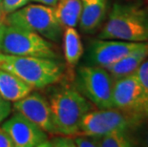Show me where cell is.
Here are the masks:
<instances>
[{
	"label": "cell",
	"instance_id": "21",
	"mask_svg": "<svg viewBox=\"0 0 148 147\" xmlns=\"http://www.w3.org/2000/svg\"><path fill=\"white\" fill-rule=\"evenodd\" d=\"M47 146H60V147H75V144L74 142V139L72 137L62 136L56 137L52 140H48Z\"/></svg>",
	"mask_w": 148,
	"mask_h": 147
},
{
	"label": "cell",
	"instance_id": "15",
	"mask_svg": "<svg viewBox=\"0 0 148 147\" xmlns=\"http://www.w3.org/2000/svg\"><path fill=\"white\" fill-rule=\"evenodd\" d=\"M81 7V0H58L53 9L58 21L63 29L77 26Z\"/></svg>",
	"mask_w": 148,
	"mask_h": 147
},
{
	"label": "cell",
	"instance_id": "8",
	"mask_svg": "<svg viewBox=\"0 0 148 147\" xmlns=\"http://www.w3.org/2000/svg\"><path fill=\"white\" fill-rule=\"evenodd\" d=\"M112 101L113 108L141 122L148 120V101L135 72L115 80Z\"/></svg>",
	"mask_w": 148,
	"mask_h": 147
},
{
	"label": "cell",
	"instance_id": "6",
	"mask_svg": "<svg viewBox=\"0 0 148 147\" xmlns=\"http://www.w3.org/2000/svg\"><path fill=\"white\" fill-rule=\"evenodd\" d=\"M115 79L105 68L87 65L77 69V90L99 109L113 108V87Z\"/></svg>",
	"mask_w": 148,
	"mask_h": 147
},
{
	"label": "cell",
	"instance_id": "3",
	"mask_svg": "<svg viewBox=\"0 0 148 147\" xmlns=\"http://www.w3.org/2000/svg\"><path fill=\"white\" fill-rule=\"evenodd\" d=\"M51 115L56 134L77 136L82 118L94 109L91 103L77 89L65 88L51 96L49 99Z\"/></svg>",
	"mask_w": 148,
	"mask_h": 147
},
{
	"label": "cell",
	"instance_id": "4",
	"mask_svg": "<svg viewBox=\"0 0 148 147\" xmlns=\"http://www.w3.org/2000/svg\"><path fill=\"white\" fill-rule=\"evenodd\" d=\"M0 53L51 59L58 57L50 40L30 30L7 24L3 28Z\"/></svg>",
	"mask_w": 148,
	"mask_h": 147
},
{
	"label": "cell",
	"instance_id": "14",
	"mask_svg": "<svg viewBox=\"0 0 148 147\" xmlns=\"http://www.w3.org/2000/svg\"><path fill=\"white\" fill-rule=\"evenodd\" d=\"M33 88L10 72L0 69V95L6 101L15 102L32 93Z\"/></svg>",
	"mask_w": 148,
	"mask_h": 147
},
{
	"label": "cell",
	"instance_id": "5",
	"mask_svg": "<svg viewBox=\"0 0 148 147\" xmlns=\"http://www.w3.org/2000/svg\"><path fill=\"white\" fill-rule=\"evenodd\" d=\"M5 23L30 30L50 41H58L62 28L56 16L53 7L42 4H26L6 15Z\"/></svg>",
	"mask_w": 148,
	"mask_h": 147
},
{
	"label": "cell",
	"instance_id": "16",
	"mask_svg": "<svg viewBox=\"0 0 148 147\" xmlns=\"http://www.w3.org/2000/svg\"><path fill=\"white\" fill-rule=\"evenodd\" d=\"M63 53L65 60L71 68L77 66L83 55L80 36L74 27H68L64 29Z\"/></svg>",
	"mask_w": 148,
	"mask_h": 147
},
{
	"label": "cell",
	"instance_id": "20",
	"mask_svg": "<svg viewBox=\"0 0 148 147\" xmlns=\"http://www.w3.org/2000/svg\"><path fill=\"white\" fill-rule=\"evenodd\" d=\"M30 0H3V12L7 15L28 4Z\"/></svg>",
	"mask_w": 148,
	"mask_h": 147
},
{
	"label": "cell",
	"instance_id": "17",
	"mask_svg": "<svg viewBox=\"0 0 148 147\" xmlns=\"http://www.w3.org/2000/svg\"><path fill=\"white\" fill-rule=\"evenodd\" d=\"M136 129L121 130L99 137V147H133L138 145V137L133 134Z\"/></svg>",
	"mask_w": 148,
	"mask_h": 147
},
{
	"label": "cell",
	"instance_id": "10",
	"mask_svg": "<svg viewBox=\"0 0 148 147\" xmlns=\"http://www.w3.org/2000/svg\"><path fill=\"white\" fill-rule=\"evenodd\" d=\"M1 126L11 137L14 147L47 146L49 134L17 112Z\"/></svg>",
	"mask_w": 148,
	"mask_h": 147
},
{
	"label": "cell",
	"instance_id": "27",
	"mask_svg": "<svg viewBox=\"0 0 148 147\" xmlns=\"http://www.w3.org/2000/svg\"><path fill=\"white\" fill-rule=\"evenodd\" d=\"M5 24L0 23V42H1V37H2V33H3V28H4Z\"/></svg>",
	"mask_w": 148,
	"mask_h": 147
},
{
	"label": "cell",
	"instance_id": "26",
	"mask_svg": "<svg viewBox=\"0 0 148 147\" xmlns=\"http://www.w3.org/2000/svg\"><path fill=\"white\" fill-rule=\"evenodd\" d=\"M6 14L3 12V0H0V23L6 24Z\"/></svg>",
	"mask_w": 148,
	"mask_h": 147
},
{
	"label": "cell",
	"instance_id": "9",
	"mask_svg": "<svg viewBox=\"0 0 148 147\" xmlns=\"http://www.w3.org/2000/svg\"><path fill=\"white\" fill-rule=\"evenodd\" d=\"M145 42H132L118 39H100L91 43L87 52V62L106 68L140 48Z\"/></svg>",
	"mask_w": 148,
	"mask_h": 147
},
{
	"label": "cell",
	"instance_id": "28",
	"mask_svg": "<svg viewBox=\"0 0 148 147\" xmlns=\"http://www.w3.org/2000/svg\"><path fill=\"white\" fill-rule=\"evenodd\" d=\"M147 10H148V7H147Z\"/></svg>",
	"mask_w": 148,
	"mask_h": 147
},
{
	"label": "cell",
	"instance_id": "1",
	"mask_svg": "<svg viewBox=\"0 0 148 147\" xmlns=\"http://www.w3.org/2000/svg\"><path fill=\"white\" fill-rule=\"evenodd\" d=\"M99 38L148 42L147 8L138 2H116Z\"/></svg>",
	"mask_w": 148,
	"mask_h": 147
},
{
	"label": "cell",
	"instance_id": "7",
	"mask_svg": "<svg viewBox=\"0 0 148 147\" xmlns=\"http://www.w3.org/2000/svg\"><path fill=\"white\" fill-rule=\"evenodd\" d=\"M143 123L115 108L92 109L81 120L77 135L99 137L116 131L137 129Z\"/></svg>",
	"mask_w": 148,
	"mask_h": 147
},
{
	"label": "cell",
	"instance_id": "19",
	"mask_svg": "<svg viewBox=\"0 0 148 147\" xmlns=\"http://www.w3.org/2000/svg\"><path fill=\"white\" fill-rule=\"evenodd\" d=\"M75 146L78 147H99V137L87 135H77L74 137Z\"/></svg>",
	"mask_w": 148,
	"mask_h": 147
},
{
	"label": "cell",
	"instance_id": "24",
	"mask_svg": "<svg viewBox=\"0 0 148 147\" xmlns=\"http://www.w3.org/2000/svg\"><path fill=\"white\" fill-rule=\"evenodd\" d=\"M138 145H143L148 147V126L144 129V132L141 136V139H138Z\"/></svg>",
	"mask_w": 148,
	"mask_h": 147
},
{
	"label": "cell",
	"instance_id": "2",
	"mask_svg": "<svg viewBox=\"0 0 148 147\" xmlns=\"http://www.w3.org/2000/svg\"><path fill=\"white\" fill-rule=\"evenodd\" d=\"M0 69L15 75L33 89H41L58 82L63 65L56 59L6 55L0 53Z\"/></svg>",
	"mask_w": 148,
	"mask_h": 147
},
{
	"label": "cell",
	"instance_id": "11",
	"mask_svg": "<svg viewBox=\"0 0 148 147\" xmlns=\"http://www.w3.org/2000/svg\"><path fill=\"white\" fill-rule=\"evenodd\" d=\"M14 108L17 113L24 116L49 135H58L53 123L49 101L41 95L30 93L23 98L14 102Z\"/></svg>",
	"mask_w": 148,
	"mask_h": 147
},
{
	"label": "cell",
	"instance_id": "13",
	"mask_svg": "<svg viewBox=\"0 0 148 147\" xmlns=\"http://www.w3.org/2000/svg\"><path fill=\"white\" fill-rule=\"evenodd\" d=\"M147 57L148 42H145L140 48L135 50L131 54L127 55L126 57L121 58V60L116 61V63L110 65L105 69L111 74L113 79L116 80L134 73Z\"/></svg>",
	"mask_w": 148,
	"mask_h": 147
},
{
	"label": "cell",
	"instance_id": "22",
	"mask_svg": "<svg viewBox=\"0 0 148 147\" xmlns=\"http://www.w3.org/2000/svg\"><path fill=\"white\" fill-rule=\"evenodd\" d=\"M11 113H12L11 102L6 101V99L0 95V123L3 122L5 120H7Z\"/></svg>",
	"mask_w": 148,
	"mask_h": 147
},
{
	"label": "cell",
	"instance_id": "12",
	"mask_svg": "<svg viewBox=\"0 0 148 147\" xmlns=\"http://www.w3.org/2000/svg\"><path fill=\"white\" fill-rule=\"evenodd\" d=\"M108 0H81V12L78 26L82 33L93 34L103 22Z\"/></svg>",
	"mask_w": 148,
	"mask_h": 147
},
{
	"label": "cell",
	"instance_id": "25",
	"mask_svg": "<svg viewBox=\"0 0 148 147\" xmlns=\"http://www.w3.org/2000/svg\"><path fill=\"white\" fill-rule=\"evenodd\" d=\"M30 1L38 3V4L50 6V7H55V6L56 5V3H58V0H30Z\"/></svg>",
	"mask_w": 148,
	"mask_h": 147
},
{
	"label": "cell",
	"instance_id": "18",
	"mask_svg": "<svg viewBox=\"0 0 148 147\" xmlns=\"http://www.w3.org/2000/svg\"><path fill=\"white\" fill-rule=\"evenodd\" d=\"M135 75L138 77V82L148 101V57L135 71Z\"/></svg>",
	"mask_w": 148,
	"mask_h": 147
},
{
	"label": "cell",
	"instance_id": "23",
	"mask_svg": "<svg viewBox=\"0 0 148 147\" xmlns=\"http://www.w3.org/2000/svg\"><path fill=\"white\" fill-rule=\"evenodd\" d=\"M0 147H14L12 140L2 126H0Z\"/></svg>",
	"mask_w": 148,
	"mask_h": 147
}]
</instances>
